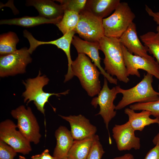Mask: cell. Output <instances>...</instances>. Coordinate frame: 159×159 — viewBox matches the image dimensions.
Segmentation results:
<instances>
[{
  "label": "cell",
  "instance_id": "cell-1",
  "mask_svg": "<svg viewBox=\"0 0 159 159\" xmlns=\"http://www.w3.org/2000/svg\"><path fill=\"white\" fill-rule=\"evenodd\" d=\"M99 43L100 50L105 55V70L112 76H116L119 81L128 83L130 79L127 74L122 44L119 39L104 36Z\"/></svg>",
  "mask_w": 159,
  "mask_h": 159
},
{
  "label": "cell",
  "instance_id": "cell-2",
  "mask_svg": "<svg viewBox=\"0 0 159 159\" xmlns=\"http://www.w3.org/2000/svg\"><path fill=\"white\" fill-rule=\"evenodd\" d=\"M71 69L74 76L78 78L89 96L93 97L99 94L101 90L99 78L100 72L88 57L84 54H78L72 61Z\"/></svg>",
  "mask_w": 159,
  "mask_h": 159
},
{
  "label": "cell",
  "instance_id": "cell-3",
  "mask_svg": "<svg viewBox=\"0 0 159 159\" xmlns=\"http://www.w3.org/2000/svg\"><path fill=\"white\" fill-rule=\"evenodd\" d=\"M153 76L147 73L141 81L129 89H124L116 86L118 93L121 94L122 97L116 106V110H120L133 103L148 102L158 100L159 92L155 90L152 85Z\"/></svg>",
  "mask_w": 159,
  "mask_h": 159
},
{
  "label": "cell",
  "instance_id": "cell-4",
  "mask_svg": "<svg viewBox=\"0 0 159 159\" xmlns=\"http://www.w3.org/2000/svg\"><path fill=\"white\" fill-rule=\"evenodd\" d=\"M39 71L38 75L35 77L29 78L22 82L26 90L22 95L24 97V102L27 105L31 101H33L37 110L44 115L45 104L48 102L49 97L53 95L59 97L60 95H66L69 93V90L58 93L45 92L43 90V87L47 85L49 79L46 76L41 75Z\"/></svg>",
  "mask_w": 159,
  "mask_h": 159
},
{
  "label": "cell",
  "instance_id": "cell-5",
  "mask_svg": "<svg viewBox=\"0 0 159 159\" xmlns=\"http://www.w3.org/2000/svg\"><path fill=\"white\" fill-rule=\"evenodd\" d=\"M135 17L128 3L120 2L112 15L102 19L105 36L119 39Z\"/></svg>",
  "mask_w": 159,
  "mask_h": 159
},
{
  "label": "cell",
  "instance_id": "cell-6",
  "mask_svg": "<svg viewBox=\"0 0 159 159\" xmlns=\"http://www.w3.org/2000/svg\"><path fill=\"white\" fill-rule=\"evenodd\" d=\"M11 114L17 120V128L23 135L30 143L38 144L41 135L39 125L31 108H26L21 105L11 110Z\"/></svg>",
  "mask_w": 159,
  "mask_h": 159
},
{
  "label": "cell",
  "instance_id": "cell-7",
  "mask_svg": "<svg viewBox=\"0 0 159 159\" xmlns=\"http://www.w3.org/2000/svg\"><path fill=\"white\" fill-rule=\"evenodd\" d=\"M107 79L105 78L102 88L97 97L93 98L91 104L96 108L99 105L100 110L96 115H100L102 118L109 135V143H112L109 131V124L116 114V106L114 101L118 92L116 87L110 89L108 87Z\"/></svg>",
  "mask_w": 159,
  "mask_h": 159
},
{
  "label": "cell",
  "instance_id": "cell-8",
  "mask_svg": "<svg viewBox=\"0 0 159 159\" xmlns=\"http://www.w3.org/2000/svg\"><path fill=\"white\" fill-rule=\"evenodd\" d=\"M78 23L73 31L84 40L99 42L104 35L102 19L85 9L79 14Z\"/></svg>",
  "mask_w": 159,
  "mask_h": 159
},
{
  "label": "cell",
  "instance_id": "cell-9",
  "mask_svg": "<svg viewBox=\"0 0 159 159\" xmlns=\"http://www.w3.org/2000/svg\"><path fill=\"white\" fill-rule=\"evenodd\" d=\"M30 54L28 49L25 47L11 54L0 55V77L25 73L26 66L32 60Z\"/></svg>",
  "mask_w": 159,
  "mask_h": 159
},
{
  "label": "cell",
  "instance_id": "cell-10",
  "mask_svg": "<svg viewBox=\"0 0 159 159\" xmlns=\"http://www.w3.org/2000/svg\"><path fill=\"white\" fill-rule=\"evenodd\" d=\"M14 122L6 119L0 124V140L12 147L17 153L24 155L32 150L29 142L18 130Z\"/></svg>",
  "mask_w": 159,
  "mask_h": 159
},
{
  "label": "cell",
  "instance_id": "cell-11",
  "mask_svg": "<svg viewBox=\"0 0 159 159\" xmlns=\"http://www.w3.org/2000/svg\"><path fill=\"white\" fill-rule=\"evenodd\" d=\"M74 31H72L63 35L60 38L56 40L48 42L38 41L35 39L32 34L26 30L23 31L24 36L29 41L30 47L28 50L30 54L39 46L42 44H52L56 45L62 49L65 53L68 60V68L67 74L65 75L64 82H65L71 79L74 76L72 72L71 65L73 61L71 59L70 48V45L74 34Z\"/></svg>",
  "mask_w": 159,
  "mask_h": 159
},
{
  "label": "cell",
  "instance_id": "cell-12",
  "mask_svg": "<svg viewBox=\"0 0 159 159\" xmlns=\"http://www.w3.org/2000/svg\"><path fill=\"white\" fill-rule=\"evenodd\" d=\"M122 48L128 77L132 75L140 77V76L138 69H141L159 80V64L154 59H149L133 55L122 44Z\"/></svg>",
  "mask_w": 159,
  "mask_h": 159
},
{
  "label": "cell",
  "instance_id": "cell-13",
  "mask_svg": "<svg viewBox=\"0 0 159 159\" xmlns=\"http://www.w3.org/2000/svg\"><path fill=\"white\" fill-rule=\"evenodd\" d=\"M112 130L113 137L119 151L140 148V139L135 136V131L128 121L123 124L115 125Z\"/></svg>",
  "mask_w": 159,
  "mask_h": 159
},
{
  "label": "cell",
  "instance_id": "cell-14",
  "mask_svg": "<svg viewBox=\"0 0 159 159\" xmlns=\"http://www.w3.org/2000/svg\"><path fill=\"white\" fill-rule=\"evenodd\" d=\"M72 43L75 48L78 54H84L92 60L94 64L99 69L100 73L110 83L117 85V79L113 78L107 73L101 65V58L99 56V51L100 46L99 42L86 41L74 35Z\"/></svg>",
  "mask_w": 159,
  "mask_h": 159
},
{
  "label": "cell",
  "instance_id": "cell-15",
  "mask_svg": "<svg viewBox=\"0 0 159 159\" xmlns=\"http://www.w3.org/2000/svg\"><path fill=\"white\" fill-rule=\"evenodd\" d=\"M69 124L70 132L74 140H80L94 136L97 131L96 127L91 124L84 116L59 115Z\"/></svg>",
  "mask_w": 159,
  "mask_h": 159
},
{
  "label": "cell",
  "instance_id": "cell-16",
  "mask_svg": "<svg viewBox=\"0 0 159 159\" xmlns=\"http://www.w3.org/2000/svg\"><path fill=\"white\" fill-rule=\"evenodd\" d=\"M119 40L121 44L130 53L149 59H154L148 54V48L140 42L137 35L136 24L133 22L130 24Z\"/></svg>",
  "mask_w": 159,
  "mask_h": 159
},
{
  "label": "cell",
  "instance_id": "cell-17",
  "mask_svg": "<svg viewBox=\"0 0 159 159\" xmlns=\"http://www.w3.org/2000/svg\"><path fill=\"white\" fill-rule=\"evenodd\" d=\"M27 6H34L39 16L50 19L61 20L64 14L62 6L49 0H30L26 1Z\"/></svg>",
  "mask_w": 159,
  "mask_h": 159
},
{
  "label": "cell",
  "instance_id": "cell-18",
  "mask_svg": "<svg viewBox=\"0 0 159 159\" xmlns=\"http://www.w3.org/2000/svg\"><path fill=\"white\" fill-rule=\"evenodd\" d=\"M57 141L53 153V156L57 159L67 158L69 151L74 140L70 132L66 127L61 126L55 132Z\"/></svg>",
  "mask_w": 159,
  "mask_h": 159
},
{
  "label": "cell",
  "instance_id": "cell-19",
  "mask_svg": "<svg viewBox=\"0 0 159 159\" xmlns=\"http://www.w3.org/2000/svg\"><path fill=\"white\" fill-rule=\"evenodd\" d=\"M120 3V0H88L85 9L103 19L115 11Z\"/></svg>",
  "mask_w": 159,
  "mask_h": 159
},
{
  "label": "cell",
  "instance_id": "cell-20",
  "mask_svg": "<svg viewBox=\"0 0 159 159\" xmlns=\"http://www.w3.org/2000/svg\"><path fill=\"white\" fill-rule=\"evenodd\" d=\"M124 113L127 115L128 121L135 131H142L145 126L154 123L158 124L159 126V119L150 118L151 114L149 111L143 110L136 112L133 110L127 108L125 109Z\"/></svg>",
  "mask_w": 159,
  "mask_h": 159
},
{
  "label": "cell",
  "instance_id": "cell-21",
  "mask_svg": "<svg viewBox=\"0 0 159 159\" xmlns=\"http://www.w3.org/2000/svg\"><path fill=\"white\" fill-rule=\"evenodd\" d=\"M98 136H93L80 140H74L68 153L69 159H86L92 144Z\"/></svg>",
  "mask_w": 159,
  "mask_h": 159
},
{
  "label": "cell",
  "instance_id": "cell-22",
  "mask_svg": "<svg viewBox=\"0 0 159 159\" xmlns=\"http://www.w3.org/2000/svg\"><path fill=\"white\" fill-rule=\"evenodd\" d=\"M60 20L50 19L39 16H25L22 17L1 20L0 24L13 25L25 27H30L44 24L56 25Z\"/></svg>",
  "mask_w": 159,
  "mask_h": 159
},
{
  "label": "cell",
  "instance_id": "cell-23",
  "mask_svg": "<svg viewBox=\"0 0 159 159\" xmlns=\"http://www.w3.org/2000/svg\"><path fill=\"white\" fill-rule=\"evenodd\" d=\"M19 39L14 32H10L0 35V54L4 55L11 54L17 51L16 45Z\"/></svg>",
  "mask_w": 159,
  "mask_h": 159
},
{
  "label": "cell",
  "instance_id": "cell-24",
  "mask_svg": "<svg viewBox=\"0 0 159 159\" xmlns=\"http://www.w3.org/2000/svg\"><path fill=\"white\" fill-rule=\"evenodd\" d=\"M79 13L74 11L64 10L62 19L56 25L63 35L73 31L76 27L79 19Z\"/></svg>",
  "mask_w": 159,
  "mask_h": 159
},
{
  "label": "cell",
  "instance_id": "cell-25",
  "mask_svg": "<svg viewBox=\"0 0 159 159\" xmlns=\"http://www.w3.org/2000/svg\"><path fill=\"white\" fill-rule=\"evenodd\" d=\"M140 37L148 51L155 58L159 64V33L148 32Z\"/></svg>",
  "mask_w": 159,
  "mask_h": 159
},
{
  "label": "cell",
  "instance_id": "cell-26",
  "mask_svg": "<svg viewBox=\"0 0 159 159\" xmlns=\"http://www.w3.org/2000/svg\"><path fill=\"white\" fill-rule=\"evenodd\" d=\"M135 110H147L149 111L155 118L159 119V99L156 101L145 103H137L130 106Z\"/></svg>",
  "mask_w": 159,
  "mask_h": 159
},
{
  "label": "cell",
  "instance_id": "cell-27",
  "mask_svg": "<svg viewBox=\"0 0 159 159\" xmlns=\"http://www.w3.org/2000/svg\"><path fill=\"white\" fill-rule=\"evenodd\" d=\"M64 10L74 11L80 14L85 8L87 0H58Z\"/></svg>",
  "mask_w": 159,
  "mask_h": 159
},
{
  "label": "cell",
  "instance_id": "cell-28",
  "mask_svg": "<svg viewBox=\"0 0 159 159\" xmlns=\"http://www.w3.org/2000/svg\"><path fill=\"white\" fill-rule=\"evenodd\" d=\"M105 153L98 136L94 141L86 159H101Z\"/></svg>",
  "mask_w": 159,
  "mask_h": 159
},
{
  "label": "cell",
  "instance_id": "cell-29",
  "mask_svg": "<svg viewBox=\"0 0 159 159\" xmlns=\"http://www.w3.org/2000/svg\"><path fill=\"white\" fill-rule=\"evenodd\" d=\"M17 153L12 147L0 140V159H14Z\"/></svg>",
  "mask_w": 159,
  "mask_h": 159
},
{
  "label": "cell",
  "instance_id": "cell-30",
  "mask_svg": "<svg viewBox=\"0 0 159 159\" xmlns=\"http://www.w3.org/2000/svg\"><path fill=\"white\" fill-rule=\"evenodd\" d=\"M144 159H159V145L151 149L147 153Z\"/></svg>",
  "mask_w": 159,
  "mask_h": 159
},
{
  "label": "cell",
  "instance_id": "cell-31",
  "mask_svg": "<svg viewBox=\"0 0 159 159\" xmlns=\"http://www.w3.org/2000/svg\"><path fill=\"white\" fill-rule=\"evenodd\" d=\"M145 9L148 15L153 18V20L158 25L156 28V31L157 32L159 33V11L157 12H154L146 5H145Z\"/></svg>",
  "mask_w": 159,
  "mask_h": 159
},
{
  "label": "cell",
  "instance_id": "cell-32",
  "mask_svg": "<svg viewBox=\"0 0 159 159\" xmlns=\"http://www.w3.org/2000/svg\"><path fill=\"white\" fill-rule=\"evenodd\" d=\"M39 159H57L53 156H51L49 153L48 149L44 150L40 154Z\"/></svg>",
  "mask_w": 159,
  "mask_h": 159
},
{
  "label": "cell",
  "instance_id": "cell-33",
  "mask_svg": "<svg viewBox=\"0 0 159 159\" xmlns=\"http://www.w3.org/2000/svg\"><path fill=\"white\" fill-rule=\"evenodd\" d=\"M112 159H135L132 155L130 153H126L124 155L117 157Z\"/></svg>",
  "mask_w": 159,
  "mask_h": 159
},
{
  "label": "cell",
  "instance_id": "cell-34",
  "mask_svg": "<svg viewBox=\"0 0 159 159\" xmlns=\"http://www.w3.org/2000/svg\"><path fill=\"white\" fill-rule=\"evenodd\" d=\"M152 141L155 145H159V132L154 137L153 140Z\"/></svg>",
  "mask_w": 159,
  "mask_h": 159
},
{
  "label": "cell",
  "instance_id": "cell-35",
  "mask_svg": "<svg viewBox=\"0 0 159 159\" xmlns=\"http://www.w3.org/2000/svg\"><path fill=\"white\" fill-rule=\"evenodd\" d=\"M40 154L32 156L31 159H39ZM19 159H26L24 157L20 155Z\"/></svg>",
  "mask_w": 159,
  "mask_h": 159
},
{
  "label": "cell",
  "instance_id": "cell-36",
  "mask_svg": "<svg viewBox=\"0 0 159 159\" xmlns=\"http://www.w3.org/2000/svg\"><path fill=\"white\" fill-rule=\"evenodd\" d=\"M63 159H69L68 158H65Z\"/></svg>",
  "mask_w": 159,
  "mask_h": 159
},
{
  "label": "cell",
  "instance_id": "cell-37",
  "mask_svg": "<svg viewBox=\"0 0 159 159\" xmlns=\"http://www.w3.org/2000/svg\"><path fill=\"white\" fill-rule=\"evenodd\" d=\"M158 89L159 90V84L158 86Z\"/></svg>",
  "mask_w": 159,
  "mask_h": 159
}]
</instances>
